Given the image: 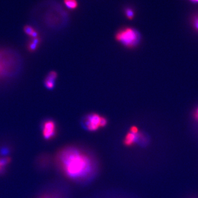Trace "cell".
<instances>
[{"instance_id": "cell-14", "label": "cell", "mask_w": 198, "mask_h": 198, "mask_svg": "<svg viewBox=\"0 0 198 198\" xmlns=\"http://www.w3.org/2000/svg\"><path fill=\"white\" fill-rule=\"evenodd\" d=\"M130 132L134 134H138V132H139L138 128V127H136V126H133V127H132L131 128Z\"/></svg>"}, {"instance_id": "cell-15", "label": "cell", "mask_w": 198, "mask_h": 198, "mask_svg": "<svg viewBox=\"0 0 198 198\" xmlns=\"http://www.w3.org/2000/svg\"><path fill=\"white\" fill-rule=\"evenodd\" d=\"M107 123V120L105 118L102 117L101 120V127H105Z\"/></svg>"}, {"instance_id": "cell-17", "label": "cell", "mask_w": 198, "mask_h": 198, "mask_svg": "<svg viewBox=\"0 0 198 198\" xmlns=\"http://www.w3.org/2000/svg\"><path fill=\"white\" fill-rule=\"evenodd\" d=\"M189 1L194 4H198V0H189Z\"/></svg>"}, {"instance_id": "cell-2", "label": "cell", "mask_w": 198, "mask_h": 198, "mask_svg": "<svg viewBox=\"0 0 198 198\" xmlns=\"http://www.w3.org/2000/svg\"><path fill=\"white\" fill-rule=\"evenodd\" d=\"M61 164L67 175L78 177L87 173L89 167V161L86 156L75 151H66L61 157Z\"/></svg>"}, {"instance_id": "cell-4", "label": "cell", "mask_w": 198, "mask_h": 198, "mask_svg": "<svg viewBox=\"0 0 198 198\" xmlns=\"http://www.w3.org/2000/svg\"><path fill=\"white\" fill-rule=\"evenodd\" d=\"M101 116L96 113H92L86 116L84 120L85 127L90 131H95L101 127Z\"/></svg>"}, {"instance_id": "cell-5", "label": "cell", "mask_w": 198, "mask_h": 198, "mask_svg": "<svg viewBox=\"0 0 198 198\" xmlns=\"http://www.w3.org/2000/svg\"><path fill=\"white\" fill-rule=\"evenodd\" d=\"M56 133V124L53 120H46L42 124V134L44 138L49 140L55 136Z\"/></svg>"}, {"instance_id": "cell-1", "label": "cell", "mask_w": 198, "mask_h": 198, "mask_svg": "<svg viewBox=\"0 0 198 198\" xmlns=\"http://www.w3.org/2000/svg\"><path fill=\"white\" fill-rule=\"evenodd\" d=\"M23 60L16 51L0 47V82L17 77L23 67Z\"/></svg>"}, {"instance_id": "cell-13", "label": "cell", "mask_w": 198, "mask_h": 198, "mask_svg": "<svg viewBox=\"0 0 198 198\" xmlns=\"http://www.w3.org/2000/svg\"><path fill=\"white\" fill-rule=\"evenodd\" d=\"M191 23L194 30L198 33V12L195 13L192 17Z\"/></svg>"}, {"instance_id": "cell-3", "label": "cell", "mask_w": 198, "mask_h": 198, "mask_svg": "<svg viewBox=\"0 0 198 198\" xmlns=\"http://www.w3.org/2000/svg\"><path fill=\"white\" fill-rule=\"evenodd\" d=\"M116 39L128 48L136 47L140 42L141 35L136 29L129 27H123L116 34Z\"/></svg>"}, {"instance_id": "cell-8", "label": "cell", "mask_w": 198, "mask_h": 198, "mask_svg": "<svg viewBox=\"0 0 198 198\" xmlns=\"http://www.w3.org/2000/svg\"><path fill=\"white\" fill-rule=\"evenodd\" d=\"M137 134H134L131 132L127 133V134L126 136V137L124 140V144L127 146H131L133 144L137 139Z\"/></svg>"}, {"instance_id": "cell-10", "label": "cell", "mask_w": 198, "mask_h": 198, "mask_svg": "<svg viewBox=\"0 0 198 198\" xmlns=\"http://www.w3.org/2000/svg\"><path fill=\"white\" fill-rule=\"evenodd\" d=\"M64 4L67 8L70 9H75L78 6V2L77 0H64Z\"/></svg>"}, {"instance_id": "cell-16", "label": "cell", "mask_w": 198, "mask_h": 198, "mask_svg": "<svg viewBox=\"0 0 198 198\" xmlns=\"http://www.w3.org/2000/svg\"><path fill=\"white\" fill-rule=\"evenodd\" d=\"M193 117L194 120L198 122V107L194 110L193 113Z\"/></svg>"}, {"instance_id": "cell-12", "label": "cell", "mask_w": 198, "mask_h": 198, "mask_svg": "<svg viewBox=\"0 0 198 198\" xmlns=\"http://www.w3.org/2000/svg\"><path fill=\"white\" fill-rule=\"evenodd\" d=\"M10 158H1L0 159V173L4 171V168L10 162Z\"/></svg>"}, {"instance_id": "cell-9", "label": "cell", "mask_w": 198, "mask_h": 198, "mask_svg": "<svg viewBox=\"0 0 198 198\" xmlns=\"http://www.w3.org/2000/svg\"><path fill=\"white\" fill-rule=\"evenodd\" d=\"M25 33L29 36L30 38H36L39 37L37 31L30 25H26L24 28Z\"/></svg>"}, {"instance_id": "cell-11", "label": "cell", "mask_w": 198, "mask_h": 198, "mask_svg": "<svg viewBox=\"0 0 198 198\" xmlns=\"http://www.w3.org/2000/svg\"><path fill=\"white\" fill-rule=\"evenodd\" d=\"M124 12L126 17L130 20H132L135 16V12L134 10L133 9L132 7H127L124 8Z\"/></svg>"}, {"instance_id": "cell-7", "label": "cell", "mask_w": 198, "mask_h": 198, "mask_svg": "<svg viewBox=\"0 0 198 198\" xmlns=\"http://www.w3.org/2000/svg\"><path fill=\"white\" fill-rule=\"evenodd\" d=\"M40 44V37L30 38V39L27 42V48L29 52H34L39 48Z\"/></svg>"}, {"instance_id": "cell-6", "label": "cell", "mask_w": 198, "mask_h": 198, "mask_svg": "<svg viewBox=\"0 0 198 198\" xmlns=\"http://www.w3.org/2000/svg\"><path fill=\"white\" fill-rule=\"evenodd\" d=\"M57 77V74L55 71H51L46 77L44 84L45 86L48 89H52L55 87V80Z\"/></svg>"}]
</instances>
